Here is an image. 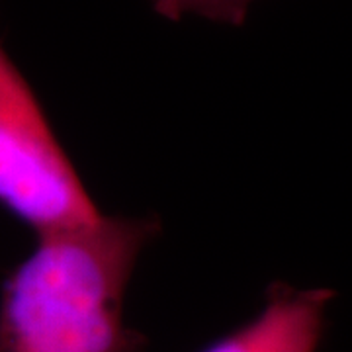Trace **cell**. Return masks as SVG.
<instances>
[{
	"instance_id": "obj_1",
	"label": "cell",
	"mask_w": 352,
	"mask_h": 352,
	"mask_svg": "<svg viewBox=\"0 0 352 352\" xmlns=\"http://www.w3.org/2000/svg\"><path fill=\"white\" fill-rule=\"evenodd\" d=\"M159 235L155 217L102 214L92 226L41 235L6 278L0 352H141L124 321L129 280Z\"/></svg>"
},
{
	"instance_id": "obj_2",
	"label": "cell",
	"mask_w": 352,
	"mask_h": 352,
	"mask_svg": "<svg viewBox=\"0 0 352 352\" xmlns=\"http://www.w3.org/2000/svg\"><path fill=\"white\" fill-rule=\"evenodd\" d=\"M0 206L36 237L92 226L87 192L34 88L0 41Z\"/></svg>"
},
{
	"instance_id": "obj_3",
	"label": "cell",
	"mask_w": 352,
	"mask_h": 352,
	"mask_svg": "<svg viewBox=\"0 0 352 352\" xmlns=\"http://www.w3.org/2000/svg\"><path fill=\"white\" fill-rule=\"evenodd\" d=\"M333 298L329 288L300 289L276 282L256 317L200 352H317Z\"/></svg>"
},
{
	"instance_id": "obj_4",
	"label": "cell",
	"mask_w": 352,
	"mask_h": 352,
	"mask_svg": "<svg viewBox=\"0 0 352 352\" xmlns=\"http://www.w3.org/2000/svg\"><path fill=\"white\" fill-rule=\"evenodd\" d=\"M153 12L170 22L194 14L204 20L239 28L245 24L252 0H149Z\"/></svg>"
}]
</instances>
